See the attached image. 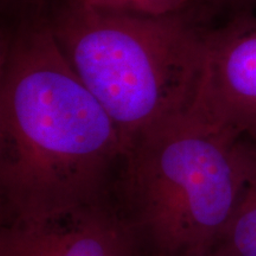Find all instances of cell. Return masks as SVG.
I'll return each mask as SVG.
<instances>
[{"label": "cell", "mask_w": 256, "mask_h": 256, "mask_svg": "<svg viewBox=\"0 0 256 256\" xmlns=\"http://www.w3.org/2000/svg\"><path fill=\"white\" fill-rule=\"evenodd\" d=\"M249 142L188 110L136 138L121 156L112 206L139 256H208L228 228Z\"/></svg>", "instance_id": "7a4b0ae2"}, {"label": "cell", "mask_w": 256, "mask_h": 256, "mask_svg": "<svg viewBox=\"0 0 256 256\" xmlns=\"http://www.w3.org/2000/svg\"><path fill=\"white\" fill-rule=\"evenodd\" d=\"M66 2L94 11L162 17L183 14L190 0H68Z\"/></svg>", "instance_id": "52a82bcc"}, {"label": "cell", "mask_w": 256, "mask_h": 256, "mask_svg": "<svg viewBox=\"0 0 256 256\" xmlns=\"http://www.w3.org/2000/svg\"><path fill=\"white\" fill-rule=\"evenodd\" d=\"M191 110L240 140L256 144V19L208 34L206 68Z\"/></svg>", "instance_id": "277c9868"}, {"label": "cell", "mask_w": 256, "mask_h": 256, "mask_svg": "<svg viewBox=\"0 0 256 256\" xmlns=\"http://www.w3.org/2000/svg\"><path fill=\"white\" fill-rule=\"evenodd\" d=\"M30 2H36V0H30Z\"/></svg>", "instance_id": "9c48e42d"}, {"label": "cell", "mask_w": 256, "mask_h": 256, "mask_svg": "<svg viewBox=\"0 0 256 256\" xmlns=\"http://www.w3.org/2000/svg\"><path fill=\"white\" fill-rule=\"evenodd\" d=\"M0 256H139L113 206L0 228Z\"/></svg>", "instance_id": "5b68a950"}, {"label": "cell", "mask_w": 256, "mask_h": 256, "mask_svg": "<svg viewBox=\"0 0 256 256\" xmlns=\"http://www.w3.org/2000/svg\"><path fill=\"white\" fill-rule=\"evenodd\" d=\"M220 256H256V144L249 142L246 177L228 228L215 249Z\"/></svg>", "instance_id": "8992f818"}, {"label": "cell", "mask_w": 256, "mask_h": 256, "mask_svg": "<svg viewBox=\"0 0 256 256\" xmlns=\"http://www.w3.org/2000/svg\"><path fill=\"white\" fill-rule=\"evenodd\" d=\"M208 256H220V255H217V254H215V252H212V254H211V255H208Z\"/></svg>", "instance_id": "ba28073f"}, {"label": "cell", "mask_w": 256, "mask_h": 256, "mask_svg": "<svg viewBox=\"0 0 256 256\" xmlns=\"http://www.w3.org/2000/svg\"><path fill=\"white\" fill-rule=\"evenodd\" d=\"M124 153L107 112L64 56L49 23L2 46L0 72L2 226L112 206Z\"/></svg>", "instance_id": "6da1fadb"}, {"label": "cell", "mask_w": 256, "mask_h": 256, "mask_svg": "<svg viewBox=\"0 0 256 256\" xmlns=\"http://www.w3.org/2000/svg\"><path fill=\"white\" fill-rule=\"evenodd\" d=\"M49 25L70 66L113 120L124 151L196 101L209 32L183 14L148 17L66 2Z\"/></svg>", "instance_id": "3957f363"}]
</instances>
